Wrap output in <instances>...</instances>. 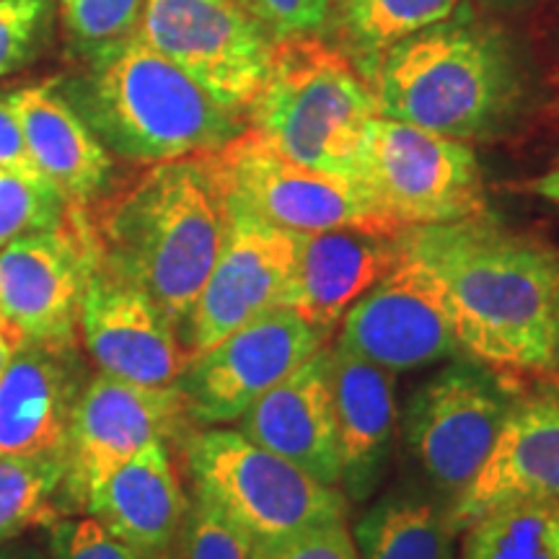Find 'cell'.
I'll list each match as a JSON object with an SVG mask.
<instances>
[{
  "mask_svg": "<svg viewBox=\"0 0 559 559\" xmlns=\"http://www.w3.org/2000/svg\"><path fill=\"white\" fill-rule=\"evenodd\" d=\"M194 495L243 531L254 551L347 521L340 487L313 479L243 432L205 428L187 438Z\"/></svg>",
  "mask_w": 559,
  "mask_h": 559,
  "instance_id": "8992f818",
  "label": "cell"
},
{
  "mask_svg": "<svg viewBox=\"0 0 559 559\" xmlns=\"http://www.w3.org/2000/svg\"><path fill=\"white\" fill-rule=\"evenodd\" d=\"M179 559H251V544L218 508L194 495L179 534Z\"/></svg>",
  "mask_w": 559,
  "mask_h": 559,
  "instance_id": "4dcf8cb0",
  "label": "cell"
},
{
  "mask_svg": "<svg viewBox=\"0 0 559 559\" xmlns=\"http://www.w3.org/2000/svg\"><path fill=\"white\" fill-rule=\"evenodd\" d=\"M239 432L313 479L340 487L342 464L332 400V342L257 400L239 419Z\"/></svg>",
  "mask_w": 559,
  "mask_h": 559,
  "instance_id": "ac0fdd59",
  "label": "cell"
},
{
  "mask_svg": "<svg viewBox=\"0 0 559 559\" xmlns=\"http://www.w3.org/2000/svg\"><path fill=\"white\" fill-rule=\"evenodd\" d=\"M138 32L243 117L267 79L277 41L241 0H145Z\"/></svg>",
  "mask_w": 559,
  "mask_h": 559,
  "instance_id": "30bf717a",
  "label": "cell"
},
{
  "mask_svg": "<svg viewBox=\"0 0 559 559\" xmlns=\"http://www.w3.org/2000/svg\"><path fill=\"white\" fill-rule=\"evenodd\" d=\"M13 542V539H11ZM0 544V559H50V551H41L34 544Z\"/></svg>",
  "mask_w": 559,
  "mask_h": 559,
  "instance_id": "8d00e7d4",
  "label": "cell"
},
{
  "mask_svg": "<svg viewBox=\"0 0 559 559\" xmlns=\"http://www.w3.org/2000/svg\"><path fill=\"white\" fill-rule=\"evenodd\" d=\"M521 498L559 500V394L513 402L485 466L451 502V526L459 534L485 510Z\"/></svg>",
  "mask_w": 559,
  "mask_h": 559,
  "instance_id": "d6986e66",
  "label": "cell"
},
{
  "mask_svg": "<svg viewBox=\"0 0 559 559\" xmlns=\"http://www.w3.org/2000/svg\"><path fill=\"white\" fill-rule=\"evenodd\" d=\"M275 39L317 34L330 24L332 0H241Z\"/></svg>",
  "mask_w": 559,
  "mask_h": 559,
  "instance_id": "d6a6232c",
  "label": "cell"
},
{
  "mask_svg": "<svg viewBox=\"0 0 559 559\" xmlns=\"http://www.w3.org/2000/svg\"><path fill=\"white\" fill-rule=\"evenodd\" d=\"M58 86L104 148L132 164L215 153L249 128L140 32L81 60Z\"/></svg>",
  "mask_w": 559,
  "mask_h": 559,
  "instance_id": "277c9868",
  "label": "cell"
},
{
  "mask_svg": "<svg viewBox=\"0 0 559 559\" xmlns=\"http://www.w3.org/2000/svg\"><path fill=\"white\" fill-rule=\"evenodd\" d=\"M0 166L19 174V177L37 181V185H50V181L41 177L37 166H34L29 148H26L24 132H21V124L16 115H13L5 94H0Z\"/></svg>",
  "mask_w": 559,
  "mask_h": 559,
  "instance_id": "e575fe53",
  "label": "cell"
},
{
  "mask_svg": "<svg viewBox=\"0 0 559 559\" xmlns=\"http://www.w3.org/2000/svg\"><path fill=\"white\" fill-rule=\"evenodd\" d=\"M332 3H334V0H332Z\"/></svg>",
  "mask_w": 559,
  "mask_h": 559,
  "instance_id": "60d3db41",
  "label": "cell"
},
{
  "mask_svg": "<svg viewBox=\"0 0 559 559\" xmlns=\"http://www.w3.org/2000/svg\"><path fill=\"white\" fill-rule=\"evenodd\" d=\"M81 389L73 349L24 342L0 379V456H66Z\"/></svg>",
  "mask_w": 559,
  "mask_h": 559,
  "instance_id": "7402d4cb",
  "label": "cell"
},
{
  "mask_svg": "<svg viewBox=\"0 0 559 559\" xmlns=\"http://www.w3.org/2000/svg\"><path fill=\"white\" fill-rule=\"evenodd\" d=\"M19 347H21V342L13 337L11 332H5L3 326H0V379H3L5 368H9L13 353H16Z\"/></svg>",
  "mask_w": 559,
  "mask_h": 559,
  "instance_id": "f35d334b",
  "label": "cell"
},
{
  "mask_svg": "<svg viewBox=\"0 0 559 559\" xmlns=\"http://www.w3.org/2000/svg\"><path fill=\"white\" fill-rule=\"evenodd\" d=\"M353 181L396 230L487 213L481 166L469 143L381 115L368 124Z\"/></svg>",
  "mask_w": 559,
  "mask_h": 559,
  "instance_id": "52a82bcc",
  "label": "cell"
},
{
  "mask_svg": "<svg viewBox=\"0 0 559 559\" xmlns=\"http://www.w3.org/2000/svg\"><path fill=\"white\" fill-rule=\"evenodd\" d=\"M169 559H171V557H169Z\"/></svg>",
  "mask_w": 559,
  "mask_h": 559,
  "instance_id": "b9f144b4",
  "label": "cell"
},
{
  "mask_svg": "<svg viewBox=\"0 0 559 559\" xmlns=\"http://www.w3.org/2000/svg\"><path fill=\"white\" fill-rule=\"evenodd\" d=\"M461 559H559V500L521 498L464 528Z\"/></svg>",
  "mask_w": 559,
  "mask_h": 559,
  "instance_id": "484cf974",
  "label": "cell"
},
{
  "mask_svg": "<svg viewBox=\"0 0 559 559\" xmlns=\"http://www.w3.org/2000/svg\"><path fill=\"white\" fill-rule=\"evenodd\" d=\"M400 243L436 277L469 358L500 373H549L559 317L555 249L489 213L404 228Z\"/></svg>",
  "mask_w": 559,
  "mask_h": 559,
  "instance_id": "6da1fadb",
  "label": "cell"
},
{
  "mask_svg": "<svg viewBox=\"0 0 559 559\" xmlns=\"http://www.w3.org/2000/svg\"><path fill=\"white\" fill-rule=\"evenodd\" d=\"M187 417L177 386H143L99 373L81 389L70 423L66 466L70 508L96 481L156 440L174 438Z\"/></svg>",
  "mask_w": 559,
  "mask_h": 559,
  "instance_id": "9a60e30c",
  "label": "cell"
},
{
  "mask_svg": "<svg viewBox=\"0 0 559 559\" xmlns=\"http://www.w3.org/2000/svg\"><path fill=\"white\" fill-rule=\"evenodd\" d=\"M332 400L340 489L349 502H366L386 477L400 428L394 373L332 342Z\"/></svg>",
  "mask_w": 559,
  "mask_h": 559,
  "instance_id": "44dd1931",
  "label": "cell"
},
{
  "mask_svg": "<svg viewBox=\"0 0 559 559\" xmlns=\"http://www.w3.org/2000/svg\"><path fill=\"white\" fill-rule=\"evenodd\" d=\"M50 559H140L91 515L60 519L50 526Z\"/></svg>",
  "mask_w": 559,
  "mask_h": 559,
  "instance_id": "1f68e13d",
  "label": "cell"
},
{
  "mask_svg": "<svg viewBox=\"0 0 559 559\" xmlns=\"http://www.w3.org/2000/svg\"><path fill=\"white\" fill-rule=\"evenodd\" d=\"M79 334L102 373L143 386H171L190 360L171 321L102 257L88 277Z\"/></svg>",
  "mask_w": 559,
  "mask_h": 559,
  "instance_id": "2e32d148",
  "label": "cell"
},
{
  "mask_svg": "<svg viewBox=\"0 0 559 559\" xmlns=\"http://www.w3.org/2000/svg\"><path fill=\"white\" fill-rule=\"evenodd\" d=\"M68 202L50 185H37L0 166V249L19 236L58 226Z\"/></svg>",
  "mask_w": 559,
  "mask_h": 559,
  "instance_id": "f1b7e54d",
  "label": "cell"
},
{
  "mask_svg": "<svg viewBox=\"0 0 559 559\" xmlns=\"http://www.w3.org/2000/svg\"><path fill=\"white\" fill-rule=\"evenodd\" d=\"M526 190L534 192L536 198L547 200V202H551V205L559 207V166H555V169H549V171H544L542 177L531 179L526 185Z\"/></svg>",
  "mask_w": 559,
  "mask_h": 559,
  "instance_id": "d590c367",
  "label": "cell"
},
{
  "mask_svg": "<svg viewBox=\"0 0 559 559\" xmlns=\"http://www.w3.org/2000/svg\"><path fill=\"white\" fill-rule=\"evenodd\" d=\"M293 262L296 230L267 223L228 198L226 239L181 334L190 358L280 309Z\"/></svg>",
  "mask_w": 559,
  "mask_h": 559,
  "instance_id": "5bb4252c",
  "label": "cell"
},
{
  "mask_svg": "<svg viewBox=\"0 0 559 559\" xmlns=\"http://www.w3.org/2000/svg\"><path fill=\"white\" fill-rule=\"evenodd\" d=\"M55 16L58 0H0V79L37 60Z\"/></svg>",
  "mask_w": 559,
  "mask_h": 559,
  "instance_id": "f546056e",
  "label": "cell"
},
{
  "mask_svg": "<svg viewBox=\"0 0 559 559\" xmlns=\"http://www.w3.org/2000/svg\"><path fill=\"white\" fill-rule=\"evenodd\" d=\"M332 334L290 309H272L187 360L174 381L202 428L239 423L257 400L326 345Z\"/></svg>",
  "mask_w": 559,
  "mask_h": 559,
  "instance_id": "8fae6325",
  "label": "cell"
},
{
  "mask_svg": "<svg viewBox=\"0 0 559 559\" xmlns=\"http://www.w3.org/2000/svg\"><path fill=\"white\" fill-rule=\"evenodd\" d=\"M549 376H559V317L555 326V340H551V362H549Z\"/></svg>",
  "mask_w": 559,
  "mask_h": 559,
  "instance_id": "ab89813d",
  "label": "cell"
},
{
  "mask_svg": "<svg viewBox=\"0 0 559 559\" xmlns=\"http://www.w3.org/2000/svg\"><path fill=\"white\" fill-rule=\"evenodd\" d=\"M337 330L340 347L394 376L466 355L436 277L404 249L400 262L349 306Z\"/></svg>",
  "mask_w": 559,
  "mask_h": 559,
  "instance_id": "4fadbf2b",
  "label": "cell"
},
{
  "mask_svg": "<svg viewBox=\"0 0 559 559\" xmlns=\"http://www.w3.org/2000/svg\"><path fill=\"white\" fill-rule=\"evenodd\" d=\"M379 117L373 88L337 41L319 34L277 39L249 128L309 169L353 181L366 130Z\"/></svg>",
  "mask_w": 559,
  "mask_h": 559,
  "instance_id": "5b68a950",
  "label": "cell"
},
{
  "mask_svg": "<svg viewBox=\"0 0 559 559\" xmlns=\"http://www.w3.org/2000/svg\"><path fill=\"white\" fill-rule=\"evenodd\" d=\"M91 221L102 262L138 285L181 337L228 228L213 153L148 166Z\"/></svg>",
  "mask_w": 559,
  "mask_h": 559,
  "instance_id": "3957f363",
  "label": "cell"
},
{
  "mask_svg": "<svg viewBox=\"0 0 559 559\" xmlns=\"http://www.w3.org/2000/svg\"><path fill=\"white\" fill-rule=\"evenodd\" d=\"M66 456H0V544L66 519Z\"/></svg>",
  "mask_w": 559,
  "mask_h": 559,
  "instance_id": "4316f807",
  "label": "cell"
},
{
  "mask_svg": "<svg viewBox=\"0 0 559 559\" xmlns=\"http://www.w3.org/2000/svg\"><path fill=\"white\" fill-rule=\"evenodd\" d=\"M477 3L492 13H519L534 5V0H477Z\"/></svg>",
  "mask_w": 559,
  "mask_h": 559,
  "instance_id": "74e56055",
  "label": "cell"
},
{
  "mask_svg": "<svg viewBox=\"0 0 559 559\" xmlns=\"http://www.w3.org/2000/svg\"><path fill=\"white\" fill-rule=\"evenodd\" d=\"M145 0H58L68 52L88 60L138 32Z\"/></svg>",
  "mask_w": 559,
  "mask_h": 559,
  "instance_id": "83f0119b",
  "label": "cell"
},
{
  "mask_svg": "<svg viewBox=\"0 0 559 559\" xmlns=\"http://www.w3.org/2000/svg\"><path fill=\"white\" fill-rule=\"evenodd\" d=\"M449 506L409 489L383 495L355 523L358 559H453Z\"/></svg>",
  "mask_w": 559,
  "mask_h": 559,
  "instance_id": "cb8c5ba5",
  "label": "cell"
},
{
  "mask_svg": "<svg viewBox=\"0 0 559 559\" xmlns=\"http://www.w3.org/2000/svg\"><path fill=\"white\" fill-rule=\"evenodd\" d=\"M400 234L370 228H326L296 234V262L280 309L296 311L334 334L342 317L400 262Z\"/></svg>",
  "mask_w": 559,
  "mask_h": 559,
  "instance_id": "e0dca14e",
  "label": "cell"
},
{
  "mask_svg": "<svg viewBox=\"0 0 559 559\" xmlns=\"http://www.w3.org/2000/svg\"><path fill=\"white\" fill-rule=\"evenodd\" d=\"M461 3L464 0H334L330 24L337 45L368 79L383 52L453 16Z\"/></svg>",
  "mask_w": 559,
  "mask_h": 559,
  "instance_id": "d4e9b609",
  "label": "cell"
},
{
  "mask_svg": "<svg viewBox=\"0 0 559 559\" xmlns=\"http://www.w3.org/2000/svg\"><path fill=\"white\" fill-rule=\"evenodd\" d=\"M99 262L91 207L0 249V326L21 345L75 349L88 277Z\"/></svg>",
  "mask_w": 559,
  "mask_h": 559,
  "instance_id": "9c48e42d",
  "label": "cell"
},
{
  "mask_svg": "<svg viewBox=\"0 0 559 559\" xmlns=\"http://www.w3.org/2000/svg\"><path fill=\"white\" fill-rule=\"evenodd\" d=\"M81 510L135 549L140 559H169L185 528L190 500L169 449L164 440H156L96 481Z\"/></svg>",
  "mask_w": 559,
  "mask_h": 559,
  "instance_id": "ffe728a7",
  "label": "cell"
},
{
  "mask_svg": "<svg viewBox=\"0 0 559 559\" xmlns=\"http://www.w3.org/2000/svg\"><path fill=\"white\" fill-rule=\"evenodd\" d=\"M381 117L464 143L513 132L534 99V79L513 34L466 0L453 16L383 52L368 75Z\"/></svg>",
  "mask_w": 559,
  "mask_h": 559,
  "instance_id": "7a4b0ae2",
  "label": "cell"
},
{
  "mask_svg": "<svg viewBox=\"0 0 559 559\" xmlns=\"http://www.w3.org/2000/svg\"><path fill=\"white\" fill-rule=\"evenodd\" d=\"M251 559H358L347 521L309 531L277 547L254 551Z\"/></svg>",
  "mask_w": 559,
  "mask_h": 559,
  "instance_id": "836d02e7",
  "label": "cell"
},
{
  "mask_svg": "<svg viewBox=\"0 0 559 559\" xmlns=\"http://www.w3.org/2000/svg\"><path fill=\"white\" fill-rule=\"evenodd\" d=\"M213 158L228 198L280 228L296 234L326 228L400 234L376 213L355 181L296 164L251 128Z\"/></svg>",
  "mask_w": 559,
  "mask_h": 559,
  "instance_id": "7c38bea8",
  "label": "cell"
},
{
  "mask_svg": "<svg viewBox=\"0 0 559 559\" xmlns=\"http://www.w3.org/2000/svg\"><path fill=\"white\" fill-rule=\"evenodd\" d=\"M41 177L68 205L91 207L107 192L115 160L73 109L58 81L34 83L5 94Z\"/></svg>",
  "mask_w": 559,
  "mask_h": 559,
  "instance_id": "603a6c76",
  "label": "cell"
},
{
  "mask_svg": "<svg viewBox=\"0 0 559 559\" xmlns=\"http://www.w3.org/2000/svg\"><path fill=\"white\" fill-rule=\"evenodd\" d=\"M515 400L500 370L469 355L440 368L409 396L404 443L449 508L485 466Z\"/></svg>",
  "mask_w": 559,
  "mask_h": 559,
  "instance_id": "ba28073f",
  "label": "cell"
}]
</instances>
